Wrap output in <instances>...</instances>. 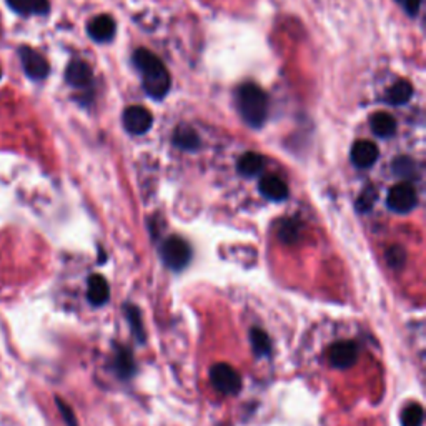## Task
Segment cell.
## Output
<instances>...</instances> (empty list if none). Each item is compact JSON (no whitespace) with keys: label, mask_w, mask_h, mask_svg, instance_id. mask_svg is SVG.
Instances as JSON below:
<instances>
[{"label":"cell","mask_w":426,"mask_h":426,"mask_svg":"<svg viewBox=\"0 0 426 426\" xmlns=\"http://www.w3.org/2000/svg\"><path fill=\"white\" fill-rule=\"evenodd\" d=\"M378 146L370 140H359L352 149V162L358 168H370L378 160Z\"/></svg>","instance_id":"30bf717a"},{"label":"cell","mask_w":426,"mask_h":426,"mask_svg":"<svg viewBox=\"0 0 426 426\" xmlns=\"http://www.w3.org/2000/svg\"><path fill=\"white\" fill-rule=\"evenodd\" d=\"M386 260H388L390 265L393 266H399L403 265V261H405V253L399 247H392L388 252H386Z\"/></svg>","instance_id":"484cf974"},{"label":"cell","mask_w":426,"mask_h":426,"mask_svg":"<svg viewBox=\"0 0 426 426\" xmlns=\"http://www.w3.org/2000/svg\"><path fill=\"white\" fill-rule=\"evenodd\" d=\"M250 340L253 352L259 355V357H266V355H270V352H272V343H270L268 335L263 330H260V328H253L250 331Z\"/></svg>","instance_id":"d6986e66"},{"label":"cell","mask_w":426,"mask_h":426,"mask_svg":"<svg viewBox=\"0 0 426 426\" xmlns=\"http://www.w3.org/2000/svg\"><path fill=\"white\" fill-rule=\"evenodd\" d=\"M371 130L378 137H392L397 132V122L390 114L378 112L375 114L370 120Z\"/></svg>","instance_id":"9a60e30c"},{"label":"cell","mask_w":426,"mask_h":426,"mask_svg":"<svg viewBox=\"0 0 426 426\" xmlns=\"http://www.w3.org/2000/svg\"><path fill=\"white\" fill-rule=\"evenodd\" d=\"M397 2L403 8H405L408 15L415 17L416 13L420 12V7H421V0H397Z\"/></svg>","instance_id":"83f0119b"},{"label":"cell","mask_w":426,"mask_h":426,"mask_svg":"<svg viewBox=\"0 0 426 426\" xmlns=\"http://www.w3.org/2000/svg\"><path fill=\"white\" fill-rule=\"evenodd\" d=\"M55 401H57V405H59V410L62 413V416H64V418H65V423L69 425V426H77V421H75V416H74L72 410H70V408H69V405H65V403L62 401L60 398H57Z\"/></svg>","instance_id":"4316f807"},{"label":"cell","mask_w":426,"mask_h":426,"mask_svg":"<svg viewBox=\"0 0 426 426\" xmlns=\"http://www.w3.org/2000/svg\"><path fill=\"white\" fill-rule=\"evenodd\" d=\"M115 20L110 15H99L88 22L87 32L95 42H109L115 35Z\"/></svg>","instance_id":"8fae6325"},{"label":"cell","mask_w":426,"mask_h":426,"mask_svg":"<svg viewBox=\"0 0 426 426\" xmlns=\"http://www.w3.org/2000/svg\"><path fill=\"white\" fill-rule=\"evenodd\" d=\"M173 142H175L177 146H180L184 150H195L200 144L197 133L188 127H180L175 132V135H173Z\"/></svg>","instance_id":"ac0fdd59"},{"label":"cell","mask_w":426,"mask_h":426,"mask_svg":"<svg viewBox=\"0 0 426 426\" xmlns=\"http://www.w3.org/2000/svg\"><path fill=\"white\" fill-rule=\"evenodd\" d=\"M133 62L142 74L144 90L155 100L163 99L170 90V75H168L162 60L150 50L139 48L133 55Z\"/></svg>","instance_id":"6da1fadb"},{"label":"cell","mask_w":426,"mask_h":426,"mask_svg":"<svg viewBox=\"0 0 426 426\" xmlns=\"http://www.w3.org/2000/svg\"><path fill=\"white\" fill-rule=\"evenodd\" d=\"M160 253H162L163 263L168 268L175 270V272L184 270L190 263V259H192V248L180 237H170L165 240Z\"/></svg>","instance_id":"3957f363"},{"label":"cell","mask_w":426,"mask_h":426,"mask_svg":"<svg viewBox=\"0 0 426 426\" xmlns=\"http://www.w3.org/2000/svg\"><path fill=\"white\" fill-rule=\"evenodd\" d=\"M375 200H376V190L373 188V186H366L365 190H363L362 193H359V198L357 202V208L359 212H370L371 207L375 205Z\"/></svg>","instance_id":"cb8c5ba5"},{"label":"cell","mask_w":426,"mask_h":426,"mask_svg":"<svg viewBox=\"0 0 426 426\" xmlns=\"http://www.w3.org/2000/svg\"><path fill=\"white\" fill-rule=\"evenodd\" d=\"M127 318L132 325L133 335H135L137 340L142 343L145 338V333H144V327H142V317H140L139 308H137V306H132V305L127 306Z\"/></svg>","instance_id":"7402d4cb"},{"label":"cell","mask_w":426,"mask_h":426,"mask_svg":"<svg viewBox=\"0 0 426 426\" xmlns=\"http://www.w3.org/2000/svg\"><path fill=\"white\" fill-rule=\"evenodd\" d=\"M7 4L20 15H47L50 11L48 0H7Z\"/></svg>","instance_id":"5bb4252c"},{"label":"cell","mask_w":426,"mask_h":426,"mask_svg":"<svg viewBox=\"0 0 426 426\" xmlns=\"http://www.w3.org/2000/svg\"><path fill=\"white\" fill-rule=\"evenodd\" d=\"M210 380L215 390L225 394H233L242 388V378H240L238 371L226 363H219L212 368Z\"/></svg>","instance_id":"277c9868"},{"label":"cell","mask_w":426,"mask_h":426,"mask_svg":"<svg viewBox=\"0 0 426 426\" xmlns=\"http://www.w3.org/2000/svg\"><path fill=\"white\" fill-rule=\"evenodd\" d=\"M238 112L250 127L259 128L265 123L268 114L266 93L255 83H243L237 90Z\"/></svg>","instance_id":"7a4b0ae2"},{"label":"cell","mask_w":426,"mask_h":426,"mask_svg":"<svg viewBox=\"0 0 426 426\" xmlns=\"http://www.w3.org/2000/svg\"><path fill=\"white\" fill-rule=\"evenodd\" d=\"M0 78H2V70H0Z\"/></svg>","instance_id":"f1b7e54d"},{"label":"cell","mask_w":426,"mask_h":426,"mask_svg":"<svg viewBox=\"0 0 426 426\" xmlns=\"http://www.w3.org/2000/svg\"><path fill=\"white\" fill-rule=\"evenodd\" d=\"M110 288L106 280L102 275H92L88 278V288H87V298L92 305L102 306L109 301Z\"/></svg>","instance_id":"4fadbf2b"},{"label":"cell","mask_w":426,"mask_h":426,"mask_svg":"<svg viewBox=\"0 0 426 426\" xmlns=\"http://www.w3.org/2000/svg\"><path fill=\"white\" fill-rule=\"evenodd\" d=\"M259 188L260 193L263 195L265 198L273 200V202H282V200H285L288 197L287 184L275 175L263 177V179L260 180Z\"/></svg>","instance_id":"7c38bea8"},{"label":"cell","mask_w":426,"mask_h":426,"mask_svg":"<svg viewBox=\"0 0 426 426\" xmlns=\"http://www.w3.org/2000/svg\"><path fill=\"white\" fill-rule=\"evenodd\" d=\"M328 359L335 368L352 366L358 359V346L353 341H338L328 352Z\"/></svg>","instance_id":"ba28073f"},{"label":"cell","mask_w":426,"mask_h":426,"mask_svg":"<svg viewBox=\"0 0 426 426\" xmlns=\"http://www.w3.org/2000/svg\"><path fill=\"white\" fill-rule=\"evenodd\" d=\"M425 413L420 403L408 405L401 413V425L403 426H423Z\"/></svg>","instance_id":"44dd1931"},{"label":"cell","mask_w":426,"mask_h":426,"mask_svg":"<svg viewBox=\"0 0 426 426\" xmlns=\"http://www.w3.org/2000/svg\"><path fill=\"white\" fill-rule=\"evenodd\" d=\"M298 225H296L295 220H285L280 226L278 230V237L283 240L285 243H293L296 238H298Z\"/></svg>","instance_id":"603a6c76"},{"label":"cell","mask_w":426,"mask_h":426,"mask_svg":"<svg viewBox=\"0 0 426 426\" xmlns=\"http://www.w3.org/2000/svg\"><path fill=\"white\" fill-rule=\"evenodd\" d=\"M418 197L410 184H398L392 186L386 198V205L394 213H410L416 207Z\"/></svg>","instance_id":"5b68a950"},{"label":"cell","mask_w":426,"mask_h":426,"mask_svg":"<svg viewBox=\"0 0 426 426\" xmlns=\"http://www.w3.org/2000/svg\"><path fill=\"white\" fill-rule=\"evenodd\" d=\"M265 160L260 153L247 152L238 160V172L245 177H253L263 170Z\"/></svg>","instance_id":"2e32d148"},{"label":"cell","mask_w":426,"mask_h":426,"mask_svg":"<svg viewBox=\"0 0 426 426\" xmlns=\"http://www.w3.org/2000/svg\"><path fill=\"white\" fill-rule=\"evenodd\" d=\"M123 125L132 135H144L153 125V115L142 105H133L123 112Z\"/></svg>","instance_id":"52a82bcc"},{"label":"cell","mask_w":426,"mask_h":426,"mask_svg":"<svg viewBox=\"0 0 426 426\" xmlns=\"http://www.w3.org/2000/svg\"><path fill=\"white\" fill-rule=\"evenodd\" d=\"M115 368H117L118 375L122 376V378L132 376L133 370H135V363H133L132 355L127 348H120L117 355H115Z\"/></svg>","instance_id":"ffe728a7"},{"label":"cell","mask_w":426,"mask_h":426,"mask_svg":"<svg viewBox=\"0 0 426 426\" xmlns=\"http://www.w3.org/2000/svg\"><path fill=\"white\" fill-rule=\"evenodd\" d=\"M413 87L406 80H399L388 90V102L393 105H403L411 99Z\"/></svg>","instance_id":"e0dca14e"},{"label":"cell","mask_w":426,"mask_h":426,"mask_svg":"<svg viewBox=\"0 0 426 426\" xmlns=\"http://www.w3.org/2000/svg\"><path fill=\"white\" fill-rule=\"evenodd\" d=\"M393 170L397 175H411L413 170H415V163L411 162V158L406 157L397 158L393 163Z\"/></svg>","instance_id":"d4e9b609"},{"label":"cell","mask_w":426,"mask_h":426,"mask_svg":"<svg viewBox=\"0 0 426 426\" xmlns=\"http://www.w3.org/2000/svg\"><path fill=\"white\" fill-rule=\"evenodd\" d=\"M19 57L22 62V67H24V72L27 74V77L32 80H43L50 72V67H48V62L42 53H39L37 50L30 47H20L19 48Z\"/></svg>","instance_id":"8992f818"},{"label":"cell","mask_w":426,"mask_h":426,"mask_svg":"<svg viewBox=\"0 0 426 426\" xmlns=\"http://www.w3.org/2000/svg\"><path fill=\"white\" fill-rule=\"evenodd\" d=\"M65 80L70 87L80 88V90L90 87L93 82V72L90 65L83 60L70 62L65 70Z\"/></svg>","instance_id":"9c48e42d"}]
</instances>
